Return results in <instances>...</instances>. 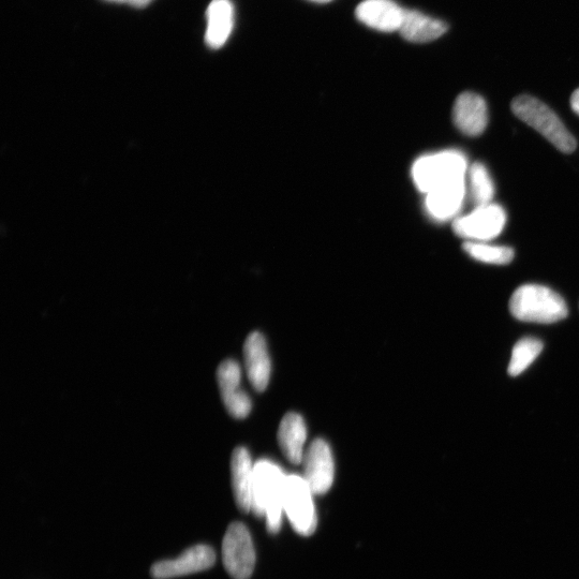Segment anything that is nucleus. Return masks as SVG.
Wrapping results in <instances>:
<instances>
[{
	"label": "nucleus",
	"mask_w": 579,
	"mask_h": 579,
	"mask_svg": "<svg viewBox=\"0 0 579 579\" xmlns=\"http://www.w3.org/2000/svg\"><path fill=\"white\" fill-rule=\"evenodd\" d=\"M512 111L530 127L536 129L562 153L576 150V140L557 114L537 98L523 95L512 102Z\"/></svg>",
	"instance_id": "nucleus-3"
},
{
	"label": "nucleus",
	"mask_w": 579,
	"mask_h": 579,
	"mask_svg": "<svg viewBox=\"0 0 579 579\" xmlns=\"http://www.w3.org/2000/svg\"><path fill=\"white\" fill-rule=\"evenodd\" d=\"M310 2L318 3V4H326L332 2V0H310Z\"/></svg>",
	"instance_id": "nucleus-24"
},
{
	"label": "nucleus",
	"mask_w": 579,
	"mask_h": 579,
	"mask_svg": "<svg viewBox=\"0 0 579 579\" xmlns=\"http://www.w3.org/2000/svg\"><path fill=\"white\" fill-rule=\"evenodd\" d=\"M468 170V161L463 153L447 151L415 161L412 177L415 186L427 195L442 186L466 180Z\"/></svg>",
	"instance_id": "nucleus-4"
},
{
	"label": "nucleus",
	"mask_w": 579,
	"mask_h": 579,
	"mask_svg": "<svg viewBox=\"0 0 579 579\" xmlns=\"http://www.w3.org/2000/svg\"><path fill=\"white\" fill-rule=\"evenodd\" d=\"M313 492L300 475H287L284 510L294 530L309 537L317 528Z\"/></svg>",
	"instance_id": "nucleus-5"
},
{
	"label": "nucleus",
	"mask_w": 579,
	"mask_h": 579,
	"mask_svg": "<svg viewBox=\"0 0 579 579\" xmlns=\"http://www.w3.org/2000/svg\"><path fill=\"white\" fill-rule=\"evenodd\" d=\"M463 248L472 259L487 264L507 265L515 255L510 247L494 246L487 242H466Z\"/></svg>",
	"instance_id": "nucleus-20"
},
{
	"label": "nucleus",
	"mask_w": 579,
	"mask_h": 579,
	"mask_svg": "<svg viewBox=\"0 0 579 579\" xmlns=\"http://www.w3.org/2000/svg\"><path fill=\"white\" fill-rule=\"evenodd\" d=\"M571 107L573 111L579 115V88L572 95Z\"/></svg>",
	"instance_id": "nucleus-23"
},
{
	"label": "nucleus",
	"mask_w": 579,
	"mask_h": 579,
	"mask_svg": "<svg viewBox=\"0 0 579 579\" xmlns=\"http://www.w3.org/2000/svg\"><path fill=\"white\" fill-rule=\"evenodd\" d=\"M216 560L213 548L207 545L190 547L180 557L154 564L151 573L156 579H169L209 570Z\"/></svg>",
	"instance_id": "nucleus-9"
},
{
	"label": "nucleus",
	"mask_w": 579,
	"mask_h": 579,
	"mask_svg": "<svg viewBox=\"0 0 579 579\" xmlns=\"http://www.w3.org/2000/svg\"><path fill=\"white\" fill-rule=\"evenodd\" d=\"M234 14L231 0H213L207 8L205 42L211 49L225 46L233 31Z\"/></svg>",
	"instance_id": "nucleus-16"
},
{
	"label": "nucleus",
	"mask_w": 579,
	"mask_h": 579,
	"mask_svg": "<svg viewBox=\"0 0 579 579\" xmlns=\"http://www.w3.org/2000/svg\"><path fill=\"white\" fill-rule=\"evenodd\" d=\"M217 380L222 402L235 419H245L251 410L248 395L242 389V374L239 364L227 360L217 370Z\"/></svg>",
	"instance_id": "nucleus-10"
},
{
	"label": "nucleus",
	"mask_w": 579,
	"mask_h": 579,
	"mask_svg": "<svg viewBox=\"0 0 579 579\" xmlns=\"http://www.w3.org/2000/svg\"><path fill=\"white\" fill-rule=\"evenodd\" d=\"M447 32L448 25L444 22L425 16L422 12L407 9L399 29L400 35L414 43L432 42Z\"/></svg>",
	"instance_id": "nucleus-18"
},
{
	"label": "nucleus",
	"mask_w": 579,
	"mask_h": 579,
	"mask_svg": "<svg viewBox=\"0 0 579 579\" xmlns=\"http://www.w3.org/2000/svg\"><path fill=\"white\" fill-rule=\"evenodd\" d=\"M507 215L498 204L491 203L475 207L470 214L457 217L453 230L467 242H489L503 231Z\"/></svg>",
	"instance_id": "nucleus-6"
},
{
	"label": "nucleus",
	"mask_w": 579,
	"mask_h": 579,
	"mask_svg": "<svg viewBox=\"0 0 579 579\" xmlns=\"http://www.w3.org/2000/svg\"><path fill=\"white\" fill-rule=\"evenodd\" d=\"M286 479L287 475L266 460L255 465L251 512L266 518L271 533H277L281 528Z\"/></svg>",
	"instance_id": "nucleus-1"
},
{
	"label": "nucleus",
	"mask_w": 579,
	"mask_h": 579,
	"mask_svg": "<svg viewBox=\"0 0 579 579\" xmlns=\"http://www.w3.org/2000/svg\"><path fill=\"white\" fill-rule=\"evenodd\" d=\"M406 9L393 0H364L355 10L356 19L376 31L399 32L404 22Z\"/></svg>",
	"instance_id": "nucleus-11"
},
{
	"label": "nucleus",
	"mask_w": 579,
	"mask_h": 579,
	"mask_svg": "<svg viewBox=\"0 0 579 579\" xmlns=\"http://www.w3.org/2000/svg\"><path fill=\"white\" fill-rule=\"evenodd\" d=\"M222 555L228 573L234 579H249L256 566L254 542L245 525L233 523L222 543Z\"/></svg>",
	"instance_id": "nucleus-7"
},
{
	"label": "nucleus",
	"mask_w": 579,
	"mask_h": 579,
	"mask_svg": "<svg viewBox=\"0 0 579 579\" xmlns=\"http://www.w3.org/2000/svg\"><path fill=\"white\" fill-rule=\"evenodd\" d=\"M469 190L475 207L491 204L495 196V185L491 174L481 162H475L469 168Z\"/></svg>",
	"instance_id": "nucleus-19"
},
{
	"label": "nucleus",
	"mask_w": 579,
	"mask_h": 579,
	"mask_svg": "<svg viewBox=\"0 0 579 579\" xmlns=\"http://www.w3.org/2000/svg\"><path fill=\"white\" fill-rule=\"evenodd\" d=\"M511 314L519 321L551 324L568 317L567 303L561 296L544 286L519 287L510 301Z\"/></svg>",
	"instance_id": "nucleus-2"
},
{
	"label": "nucleus",
	"mask_w": 579,
	"mask_h": 579,
	"mask_svg": "<svg viewBox=\"0 0 579 579\" xmlns=\"http://www.w3.org/2000/svg\"><path fill=\"white\" fill-rule=\"evenodd\" d=\"M543 350V344L537 338H524L515 345L509 365V374L517 377L537 360Z\"/></svg>",
	"instance_id": "nucleus-21"
},
{
	"label": "nucleus",
	"mask_w": 579,
	"mask_h": 579,
	"mask_svg": "<svg viewBox=\"0 0 579 579\" xmlns=\"http://www.w3.org/2000/svg\"><path fill=\"white\" fill-rule=\"evenodd\" d=\"M303 479L314 495L330 491L334 482V462L329 444L317 439L310 444L303 457Z\"/></svg>",
	"instance_id": "nucleus-8"
},
{
	"label": "nucleus",
	"mask_w": 579,
	"mask_h": 579,
	"mask_svg": "<svg viewBox=\"0 0 579 579\" xmlns=\"http://www.w3.org/2000/svg\"><path fill=\"white\" fill-rule=\"evenodd\" d=\"M453 120L460 132L469 137L482 135L488 124L485 100L478 94L463 93L456 99Z\"/></svg>",
	"instance_id": "nucleus-12"
},
{
	"label": "nucleus",
	"mask_w": 579,
	"mask_h": 579,
	"mask_svg": "<svg viewBox=\"0 0 579 579\" xmlns=\"http://www.w3.org/2000/svg\"><path fill=\"white\" fill-rule=\"evenodd\" d=\"M244 358L250 383L256 391L263 392L270 382L271 360L265 339L259 332L250 334L246 339Z\"/></svg>",
	"instance_id": "nucleus-14"
},
{
	"label": "nucleus",
	"mask_w": 579,
	"mask_h": 579,
	"mask_svg": "<svg viewBox=\"0 0 579 579\" xmlns=\"http://www.w3.org/2000/svg\"><path fill=\"white\" fill-rule=\"evenodd\" d=\"M108 2L123 3L133 7L141 8L150 5L153 0H108Z\"/></svg>",
	"instance_id": "nucleus-22"
},
{
	"label": "nucleus",
	"mask_w": 579,
	"mask_h": 579,
	"mask_svg": "<svg viewBox=\"0 0 579 579\" xmlns=\"http://www.w3.org/2000/svg\"><path fill=\"white\" fill-rule=\"evenodd\" d=\"M232 485L237 508L243 513L251 512L252 486L255 465L245 448L234 450L231 460Z\"/></svg>",
	"instance_id": "nucleus-15"
},
{
	"label": "nucleus",
	"mask_w": 579,
	"mask_h": 579,
	"mask_svg": "<svg viewBox=\"0 0 579 579\" xmlns=\"http://www.w3.org/2000/svg\"><path fill=\"white\" fill-rule=\"evenodd\" d=\"M466 193V180L430 191L425 198L426 211L438 221L453 219L462 210Z\"/></svg>",
	"instance_id": "nucleus-13"
},
{
	"label": "nucleus",
	"mask_w": 579,
	"mask_h": 579,
	"mask_svg": "<svg viewBox=\"0 0 579 579\" xmlns=\"http://www.w3.org/2000/svg\"><path fill=\"white\" fill-rule=\"evenodd\" d=\"M278 442L282 453L292 464L299 465L303 462L306 426L301 415L288 413L282 419L278 429Z\"/></svg>",
	"instance_id": "nucleus-17"
}]
</instances>
